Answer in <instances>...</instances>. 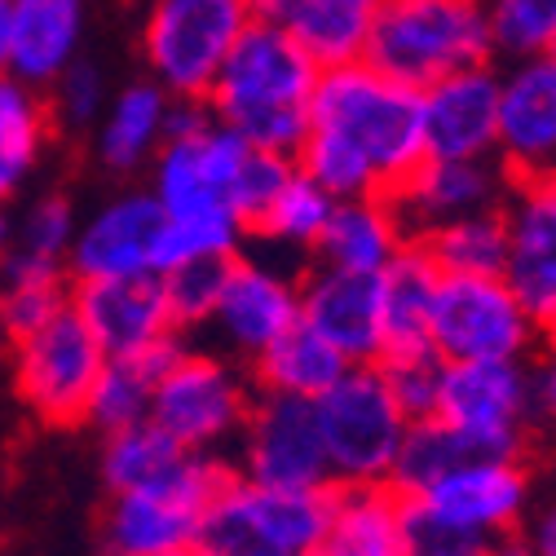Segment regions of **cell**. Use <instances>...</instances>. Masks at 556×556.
Masks as SVG:
<instances>
[{
    "label": "cell",
    "instance_id": "obj_1",
    "mask_svg": "<svg viewBox=\"0 0 556 556\" xmlns=\"http://www.w3.org/2000/svg\"><path fill=\"white\" fill-rule=\"evenodd\" d=\"M425 160L420 89L376 72L367 58L323 66L305 142L292 155L305 177H314L331 199H393Z\"/></svg>",
    "mask_w": 556,
    "mask_h": 556
},
{
    "label": "cell",
    "instance_id": "obj_2",
    "mask_svg": "<svg viewBox=\"0 0 556 556\" xmlns=\"http://www.w3.org/2000/svg\"><path fill=\"white\" fill-rule=\"evenodd\" d=\"M323 66L265 18H252L207 85V115L274 155H296L309 128V102Z\"/></svg>",
    "mask_w": 556,
    "mask_h": 556
},
{
    "label": "cell",
    "instance_id": "obj_3",
    "mask_svg": "<svg viewBox=\"0 0 556 556\" xmlns=\"http://www.w3.org/2000/svg\"><path fill=\"white\" fill-rule=\"evenodd\" d=\"M230 477L235 464L226 455L186 451L160 481L132 485V491H111L98 521L102 556H151V552L190 547L203 513L217 504Z\"/></svg>",
    "mask_w": 556,
    "mask_h": 556
},
{
    "label": "cell",
    "instance_id": "obj_4",
    "mask_svg": "<svg viewBox=\"0 0 556 556\" xmlns=\"http://www.w3.org/2000/svg\"><path fill=\"white\" fill-rule=\"evenodd\" d=\"M363 58L410 89L491 62L485 0H384Z\"/></svg>",
    "mask_w": 556,
    "mask_h": 556
},
{
    "label": "cell",
    "instance_id": "obj_5",
    "mask_svg": "<svg viewBox=\"0 0 556 556\" xmlns=\"http://www.w3.org/2000/svg\"><path fill=\"white\" fill-rule=\"evenodd\" d=\"M331 517V485L323 491H274L230 477L217 504L203 513L194 556H318Z\"/></svg>",
    "mask_w": 556,
    "mask_h": 556
},
{
    "label": "cell",
    "instance_id": "obj_6",
    "mask_svg": "<svg viewBox=\"0 0 556 556\" xmlns=\"http://www.w3.org/2000/svg\"><path fill=\"white\" fill-rule=\"evenodd\" d=\"M314 420L331 468V485L389 481L397 446L410 425L376 363H354L327 393H318Z\"/></svg>",
    "mask_w": 556,
    "mask_h": 556
},
{
    "label": "cell",
    "instance_id": "obj_7",
    "mask_svg": "<svg viewBox=\"0 0 556 556\" xmlns=\"http://www.w3.org/2000/svg\"><path fill=\"white\" fill-rule=\"evenodd\" d=\"M5 350H10L14 393L36 420L45 429H80L106 350L72 309V301L58 305L36 331L10 340Z\"/></svg>",
    "mask_w": 556,
    "mask_h": 556
},
{
    "label": "cell",
    "instance_id": "obj_8",
    "mask_svg": "<svg viewBox=\"0 0 556 556\" xmlns=\"http://www.w3.org/2000/svg\"><path fill=\"white\" fill-rule=\"evenodd\" d=\"M433 415L468 455L521 459L534 433V371L526 358L442 363Z\"/></svg>",
    "mask_w": 556,
    "mask_h": 556
},
{
    "label": "cell",
    "instance_id": "obj_9",
    "mask_svg": "<svg viewBox=\"0 0 556 556\" xmlns=\"http://www.w3.org/2000/svg\"><path fill=\"white\" fill-rule=\"evenodd\" d=\"M252 18V0H155L142 27L151 80L177 102H203Z\"/></svg>",
    "mask_w": 556,
    "mask_h": 556
},
{
    "label": "cell",
    "instance_id": "obj_10",
    "mask_svg": "<svg viewBox=\"0 0 556 556\" xmlns=\"http://www.w3.org/2000/svg\"><path fill=\"white\" fill-rule=\"evenodd\" d=\"M252 402H256L252 371H243L235 358L181 350L155 384L147 420L160 425L186 451L222 455L226 446H235Z\"/></svg>",
    "mask_w": 556,
    "mask_h": 556
},
{
    "label": "cell",
    "instance_id": "obj_11",
    "mask_svg": "<svg viewBox=\"0 0 556 556\" xmlns=\"http://www.w3.org/2000/svg\"><path fill=\"white\" fill-rule=\"evenodd\" d=\"M429 340L442 363L526 358L539 327L504 283V274H442Z\"/></svg>",
    "mask_w": 556,
    "mask_h": 556
},
{
    "label": "cell",
    "instance_id": "obj_12",
    "mask_svg": "<svg viewBox=\"0 0 556 556\" xmlns=\"http://www.w3.org/2000/svg\"><path fill=\"white\" fill-rule=\"evenodd\" d=\"M415 517L433 526L495 543L513 534L530 504V472L521 459L464 455L446 472H438L420 495L406 500Z\"/></svg>",
    "mask_w": 556,
    "mask_h": 556
},
{
    "label": "cell",
    "instance_id": "obj_13",
    "mask_svg": "<svg viewBox=\"0 0 556 556\" xmlns=\"http://www.w3.org/2000/svg\"><path fill=\"white\" fill-rule=\"evenodd\" d=\"M235 472L274 485V491H323L331 485V468L323 455L314 402L288 393H261L235 438Z\"/></svg>",
    "mask_w": 556,
    "mask_h": 556
},
{
    "label": "cell",
    "instance_id": "obj_14",
    "mask_svg": "<svg viewBox=\"0 0 556 556\" xmlns=\"http://www.w3.org/2000/svg\"><path fill=\"white\" fill-rule=\"evenodd\" d=\"M301 318V278L278 256L235 252L222 274V292L213 305V327L226 344V354L252 363L261 350L283 336Z\"/></svg>",
    "mask_w": 556,
    "mask_h": 556
},
{
    "label": "cell",
    "instance_id": "obj_15",
    "mask_svg": "<svg viewBox=\"0 0 556 556\" xmlns=\"http://www.w3.org/2000/svg\"><path fill=\"white\" fill-rule=\"evenodd\" d=\"M495 106V164L508 181L556 177V53L508 58Z\"/></svg>",
    "mask_w": 556,
    "mask_h": 556
},
{
    "label": "cell",
    "instance_id": "obj_16",
    "mask_svg": "<svg viewBox=\"0 0 556 556\" xmlns=\"http://www.w3.org/2000/svg\"><path fill=\"white\" fill-rule=\"evenodd\" d=\"M500 213L504 283L543 331L556 323V177L513 181Z\"/></svg>",
    "mask_w": 556,
    "mask_h": 556
},
{
    "label": "cell",
    "instance_id": "obj_17",
    "mask_svg": "<svg viewBox=\"0 0 556 556\" xmlns=\"http://www.w3.org/2000/svg\"><path fill=\"white\" fill-rule=\"evenodd\" d=\"M164 207L151 190H124L76 226L66 252V278H115V274H160Z\"/></svg>",
    "mask_w": 556,
    "mask_h": 556
},
{
    "label": "cell",
    "instance_id": "obj_18",
    "mask_svg": "<svg viewBox=\"0 0 556 556\" xmlns=\"http://www.w3.org/2000/svg\"><path fill=\"white\" fill-rule=\"evenodd\" d=\"M72 309L98 336L106 354L147 350L151 340L173 336V309L164 292V274H115V278H72L66 292ZM181 336V331H177Z\"/></svg>",
    "mask_w": 556,
    "mask_h": 556
},
{
    "label": "cell",
    "instance_id": "obj_19",
    "mask_svg": "<svg viewBox=\"0 0 556 556\" xmlns=\"http://www.w3.org/2000/svg\"><path fill=\"white\" fill-rule=\"evenodd\" d=\"M495 106L500 72L491 62L459 66V72L420 89L425 147L433 160H495Z\"/></svg>",
    "mask_w": 556,
    "mask_h": 556
},
{
    "label": "cell",
    "instance_id": "obj_20",
    "mask_svg": "<svg viewBox=\"0 0 556 556\" xmlns=\"http://www.w3.org/2000/svg\"><path fill=\"white\" fill-rule=\"evenodd\" d=\"M301 323H309L350 363H380V274L309 265L301 278Z\"/></svg>",
    "mask_w": 556,
    "mask_h": 556
},
{
    "label": "cell",
    "instance_id": "obj_21",
    "mask_svg": "<svg viewBox=\"0 0 556 556\" xmlns=\"http://www.w3.org/2000/svg\"><path fill=\"white\" fill-rule=\"evenodd\" d=\"M508 173L495 160H425L406 177V186L393 194V207L406 226V235H425L442 222L485 213V207H504Z\"/></svg>",
    "mask_w": 556,
    "mask_h": 556
},
{
    "label": "cell",
    "instance_id": "obj_22",
    "mask_svg": "<svg viewBox=\"0 0 556 556\" xmlns=\"http://www.w3.org/2000/svg\"><path fill=\"white\" fill-rule=\"evenodd\" d=\"M384 0H252V14L283 27L318 66L358 62L367 53Z\"/></svg>",
    "mask_w": 556,
    "mask_h": 556
},
{
    "label": "cell",
    "instance_id": "obj_23",
    "mask_svg": "<svg viewBox=\"0 0 556 556\" xmlns=\"http://www.w3.org/2000/svg\"><path fill=\"white\" fill-rule=\"evenodd\" d=\"M410 513L389 481L331 485V517L318 556H406Z\"/></svg>",
    "mask_w": 556,
    "mask_h": 556
},
{
    "label": "cell",
    "instance_id": "obj_24",
    "mask_svg": "<svg viewBox=\"0 0 556 556\" xmlns=\"http://www.w3.org/2000/svg\"><path fill=\"white\" fill-rule=\"evenodd\" d=\"M410 243L393 199L384 194H350L336 199L327 226L309 252L314 265L331 269H358V274H384V265Z\"/></svg>",
    "mask_w": 556,
    "mask_h": 556
},
{
    "label": "cell",
    "instance_id": "obj_25",
    "mask_svg": "<svg viewBox=\"0 0 556 556\" xmlns=\"http://www.w3.org/2000/svg\"><path fill=\"white\" fill-rule=\"evenodd\" d=\"M85 0H10V76L49 89L76 58Z\"/></svg>",
    "mask_w": 556,
    "mask_h": 556
},
{
    "label": "cell",
    "instance_id": "obj_26",
    "mask_svg": "<svg viewBox=\"0 0 556 556\" xmlns=\"http://www.w3.org/2000/svg\"><path fill=\"white\" fill-rule=\"evenodd\" d=\"M186 350V336H160L151 340L147 350H132V354H106L102 376L89 393V410H85V425L98 433H115L128 425H142L151 415V397L160 376L168 371V363Z\"/></svg>",
    "mask_w": 556,
    "mask_h": 556
},
{
    "label": "cell",
    "instance_id": "obj_27",
    "mask_svg": "<svg viewBox=\"0 0 556 556\" xmlns=\"http://www.w3.org/2000/svg\"><path fill=\"white\" fill-rule=\"evenodd\" d=\"M438 278H442V269L429 261V252L420 243H406L384 265V274H380V327H384L380 358L433 350L429 323H433Z\"/></svg>",
    "mask_w": 556,
    "mask_h": 556
},
{
    "label": "cell",
    "instance_id": "obj_28",
    "mask_svg": "<svg viewBox=\"0 0 556 556\" xmlns=\"http://www.w3.org/2000/svg\"><path fill=\"white\" fill-rule=\"evenodd\" d=\"M168 111H173V98L155 80L128 85L111 102L106 119L98 124V142H93L98 164L115 177H132V173L151 168L155 151L168 137Z\"/></svg>",
    "mask_w": 556,
    "mask_h": 556
},
{
    "label": "cell",
    "instance_id": "obj_29",
    "mask_svg": "<svg viewBox=\"0 0 556 556\" xmlns=\"http://www.w3.org/2000/svg\"><path fill=\"white\" fill-rule=\"evenodd\" d=\"M354 363L344 358L336 344H327L309 323H292L283 336H278L269 350H261L248 371H252V384L261 393H288V397H305L314 402L318 393H327L344 371Z\"/></svg>",
    "mask_w": 556,
    "mask_h": 556
},
{
    "label": "cell",
    "instance_id": "obj_30",
    "mask_svg": "<svg viewBox=\"0 0 556 556\" xmlns=\"http://www.w3.org/2000/svg\"><path fill=\"white\" fill-rule=\"evenodd\" d=\"M53 111L49 93L14 80L10 72L0 76V203H10L31 168L40 164L49 137H53Z\"/></svg>",
    "mask_w": 556,
    "mask_h": 556
},
{
    "label": "cell",
    "instance_id": "obj_31",
    "mask_svg": "<svg viewBox=\"0 0 556 556\" xmlns=\"http://www.w3.org/2000/svg\"><path fill=\"white\" fill-rule=\"evenodd\" d=\"M76 203L66 194H45L27 207V217L14 226L0 283L5 278H66V252L76 239Z\"/></svg>",
    "mask_w": 556,
    "mask_h": 556
},
{
    "label": "cell",
    "instance_id": "obj_32",
    "mask_svg": "<svg viewBox=\"0 0 556 556\" xmlns=\"http://www.w3.org/2000/svg\"><path fill=\"white\" fill-rule=\"evenodd\" d=\"M331 194L305 177L301 168L288 173V181L274 190V199L265 203V213L252 222L248 239H261L269 252H292V256H309L323 226H327V213H331Z\"/></svg>",
    "mask_w": 556,
    "mask_h": 556
},
{
    "label": "cell",
    "instance_id": "obj_33",
    "mask_svg": "<svg viewBox=\"0 0 556 556\" xmlns=\"http://www.w3.org/2000/svg\"><path fill=\"white\" fill-rule=\"evenodd\" d=\"M410 243H420L442 274H504V213L500 207L442 222L425 235H415Z\"/></svg>",
    "mask_w": 556,
    "mask_h": 556
},
{
    "label": "cell",
    "instance_id": "obj_34",
    "mask_svg": "<svg viewBox=\"0 0 556 556\" xmlns=\"http://www.w3.org/2000/svg\"><path fill=\"white\" fill-rule=\"evenodd\" d=\"M102 481L106 491H132V485H151L160 481L181 455L186 446H177L160 425L142 420V425H128V429H115V433H102Z\"/></svg>",
    "mask_w": 556,
    "mask_h": 556
},
{
    "label": "cell",
    "instance_id": "obj_35",
    "mask_svg": "<svg viewBox=\"0 0 556 556\" xmlns=\"http://www.w3.org/2000/svg\"><path fill=\"white\" fill-rule=\"evenodd\" d=\"M468 451L459 446V438L438 420V415H429V420H410L406 425V438L397 446V459H393V472H389V485L397 495H420L425 485L446 472L455 459H464Z\"/></svg>",
    "mask_w": 556,
    "mask_h": 556
},
{
    "label": "cell",
    "instance_id": "obj_36",
    "mask_svg": "<svg viewBox=\"0 0 556 556\" xmlns=\"http://www.w3.org/2000/svg\"><path fill=\"white\" fill-rule=\"evenodd\" d=\"M485 27L504 58L556 53V0H485Z\"/></svg>",
    "mask_w": 556,
    "mask_h": 556
},
{
    "label": "cell",
    "instance_id": "obj_37",
    "mask_svg": "<svg viewBox=\"0 0 556 556\" xmlns=\"http://www.w3.org/2000/svg\"><path fill=\"white\" fill-rule=\"evenodd\" d=\"M230 256H199V261H181L164 274V292H168V309L177 331H199L213 318L217 292H222V274H226Z\"/></svg>",
    "mask_w": 556,
    "mask_h": 556
},
{
    "label": "cell",
    "instance_id": "obj_38",
    "mask_svg": "<svg viewBox=\"0 0 556 556\" xmlns=\"http://www.w3.org/2000/svg\"><path fill=\"white\" fill-rule=\"evenodd\" d=\"M66 292H72V278H5L0 283V336L5 344L36 331L58 305H66Z\"/></svg>",
    "mask_w": 556,
    "mask_h": 556
},
{
    "label": "cell",
    "instance_id": "obj_39",
    "mask_svg": "<svg viewBox=\"0 0 556 556\" xmlns=\"http://www.w3.org/2000/svg\"><path fill=\"white\" fill-rule=\"evenodd\" d=\"M49 93V111H53V124L72 128V132H85L89 124H98L102 115V102H106V85H102V72L85 58H72L62 66V76L45 89Z\"/></svg>",
    "mask_w": 556,
    "mask_h": 556
},
{
    "label": "cell",
    "instance_id": "obj_40",
    "mask_svg": "<svg viewBox=\"0 0 556 556\" xmlns=\"http://www.w3.org/2000/svg\"><path fill=\"white\" fill-rule=\"evenodd\" d=\"M389 393L397 397L406 420H429L438 410V389H442V358L433 350L425 354H402V358H380Z\"/></svg>",
    "mask_w": 556,
    "mask_h": 556
},
{
    "label": "cell",
    "instance_id": "obj_41",
    "mask_svg": "<svg viewBox=\"0 0 556 556\" xmlns=\"http://www.w3.org/2000/svg\"><path fill=\"white\" fill-rule=\"evenodd\" d=\"M292 168H296V164H292L288 155H274V151L252 147V155H248V164H243V173H239V186H235V213L243 217L248 230H252V222L265 213V203L274 199V190L288 181Z\"/></svg>",
    "mask_w": 556,
    "mask_h": 556
},
{
    "label": "cell",
    "instance_id": "obj_42",
    "mask_svg": "<svg viewBox=\"0 0 556 556\" xmlns=\"http://www.w3.org/2000/svg\"><path fill=\"white\" fill-rule=\"evenodd\" d=\"M406 513H410V504H406ZM406 556H485V539L433 526V521L410 513V547H406Z\"/></svg>",
    "mask_w": 556,
    "mask_h": 556
},
{
    "label": "cell",
    "instance_id": "obj_43",
    "mask_svg": "<svg viewBox=\"0 0 556 556\" xmlns=\"http://www.w3.org/2000/svg\"><path fill=\"white\" fill-rule=\"evenodd\" d=\"M547 340V354L534 371V425H543L556 438V323L539 331Z\"/></svg>",
    "mask_w": 556,
    "mask_h": 556
},
{
    "label": "cell",
    "instance_id": "obj_44",
    "mask_svg": "<svg viewBox=\"0 0 556 556\" xmlns=\"http://www.w3.org/2000/svg\"><path fill=\"white\" fill-rule=\"evenodd\" d=\"M530 552H534V556H556V508H547V513L534 521Z\"/></svg>",
    "mask_w": 556,
    "mask_h": 556
},
{
    "label": "cell",
    "instance_id": "obj_45",
    "mask_svg": "<svg viewBox=\"0 0 556 556\" xmlns=\"http://www.w3.org/2000/svg\"><path fill=\"white\" fill-rule=\"evenodd\" d=\"M485 556H534V552H530V543L504 534V539H495V543H485Z\"/></svg>",
    "mask_w": 556,
    "mask_h": 556
},
{
    "label": "cell",
    "instance_id": "obj_46",
    "mask_svg": "<svg viewBox=\"0 0 556 556\" xmlns=\"http://www.w3.org/2000/svg\"><path fill=\"white\" fill-rule=\"evenodd\" d=\"M10 72V0H0V76Z\"/></svg>",
    "mask_w": 556,
    "mask_h": 556
},
{
    "label": "cell",
    "instance_id": "obj_47",
    "mask_svg": "<svg viewBox=\"0 0 556 556\" xmlns=\"http://www.w3.org/2000/svg\"><path fill=\"white\" fill-rule=\"evenodd\" d=\"M10 239H14V222H10V213H5V203H0V265H5Z\"/></svg>",
    "mask_w": 556,
    "mask_h": 556
},
{
    "label": "cell",
    "instance_id": "obj_48",
    "mask_svg": "<svg viewBox=\"0 0 556 556\" xmlns=\"http://www.w3.org/2000/svg\"><path fill=\"white\" fill-rule=\"evenodd\" d=\"M151 556H194V547H173V552H151Z\"/></svg>",
    "mask_w": 556,
    "mask_h": 556
},
{
    "label": "cell",
    "instance_id": "obj_49",
    "mask_svg": "<svg viewBox=\"0 0 556 556\" xmlns=\"http://www.w3.org/2000/svg\"><path fill=\"white\" fill-rule=\"evenodd\" d=\"M0 350H5V336H0Z\"/></svg>",
    "mask_w": 556,
    "mask_h": 556
}]
</instances>
